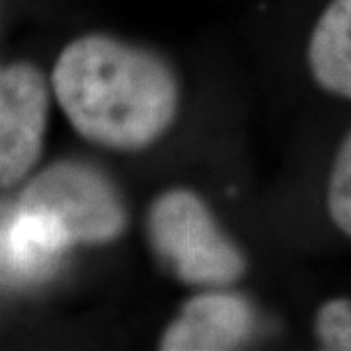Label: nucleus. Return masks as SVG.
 Masks as SVG:
<instances>
[{
	"instance_id": "obj_1",
	"label": "nucleus",
	"mask_w": 351,
	"mask_h": 351,
	"mask_svg": "<svg viewBox=\"0 0 351 351\" xmlns=\"http://www.w3.org/2000/svg\"><path fill=\"white\" fill-rule=\"evenodd\" d=\"M51 86L76 133L113 151L154 145L180 106L178 78L164 59L101 34L64 47Z\"/></svg>"
},
{
	"instance_id": "obj_5",
	"label": "nucleus",
	"mask_w": 351,
	"mask_h": 351,
	"mask_svg": "<svg viewBox=\"0 0 351 351\" xmlns=\"http://www.w3.org/2000/svg\"><path fill=\"white\" fill-rule=\"evenodd\" d=\"M256 314L234 293H203L189 299L160 338L164 351L237 350L254 332Z\"/></svg>"
},
{
	"instance_id": "obj_3",
	"label": "nucleus",
	"mask_w": 351,
	"mask_h": 351,
	"mask_svg": "<svg viewBox=\"0 0 351 351\" xmlns=\"http://www.w3.org/2000/svg\"><path fill=\"white\" fill-rule=\"evenodd\" d=\"M149 242L166 269L188 285L226 287L246 274V258L191 189H168L147 215Z\"/></svg>"
},
{
	"instance_id": "obj_8",
	"label": "nucleus",
	"mask_w": 351,
	"mask_h": 351,
	"mask_svg": "<svg viewBox=\"0 0 351 351\" xmlns=\"http://www.w3.org/2000/svg\"><path fill=\"white\" fill-rule=\"evenodd\" d=\"M314 336L324 350L351 351V299L324 302L314 318Z\"/></svg>"
},
{
	"instance_id": "obj_4",
	"label": "nucleus",
	"mask_w": 351,
	"mask_h": 351,
	"mask_svg": "<svg viewBox=\"0 0 351 351\" xmlns=\"http://www.w3.org/2000/svg\"><path fill=\"white\" fill-rule=\"evenodd\" d=\"M49 117V84L32 63L0 66V188L38 164Z\"/></svg>"
},
{
	"instance_id": "obj_7",
	"label": "nucleus",
	"mask_w": 351,
	"mask_h": 351,
	"mask_svg": "<svg viewBox=\"0 0 351 351\" xmlns=\"http://www.w3.org/2000/svg\"><path fill=\"white\" fill-rule=\"evenodd\" d=\"M326 207L336 228L351 239V131L341 141L332 164Z\"/></svg>"
},
{
	"instance_id": "obj_2",
	"label": "nucleus",
	"mask_w": 351,
	"mask_h": 351,
	"mask_svg": "<svg viewBox=\"0 0 351 351\" xmlns=\"http://www.w3.org/2000/svg\"><path fill=\"white\" fill-rule=\"evenodd\" d=\"M125 226V203L108 176L80 160H59L22 191L2 254L18 271H39L73 246L119 239Z\"/></svg>"
},
{
	"instance_id": "obj_6",
	"label": "nucleus",
	"mask_w": 351,
	"mask_h": 351,
	"mask_svg": "<svg viewBox=\"0 0 351 351\" xmlns=\"http://www.w3.org/2000/svg\"><path fill=\"white\" fill-rule=\"evenodd\" d=\"M306 59L318 86L351 100V0L328 4L311 34Z\"/></svg>"
}]
</instances>
